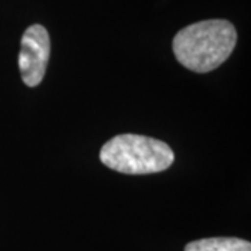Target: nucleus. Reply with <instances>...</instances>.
I'll return each mask as SVG.
<instances>
[{
    "label": "nucleus",
    "instance_id": "obj_2",
    "mask_svg": "<svg viewBox=\"0 0 251 251\" xmlns=\"http://www.w3.org/2000/svg\"><path fill=\"white\" fill-rule=\"evenodd\" d=\"M100 162L125 175H150L169 169L175 153L166 143L140 134H120L105 144Z\"/></svg>",
    "mask_w": 251,
    "mask_h": 251
},
{
    "label": "nucleus",
    "instance_id": "obj_4",
    "mask_svg": "<svg viewBox=\"0 0 251 251\" xmlns=\"http://www.w3.org/2000/svg\"><path fill=\"white\" fill-rule=\"evenodd\" d=\"M184 251H251V243L239 237H209L188 243Z\"/></svg>",
    "mask_w": 251,
    "mask_h": 251
},
{
    "label": "nucleus",
    "instance_id": "obj_3",
    "mask_svg": "<svg viewBox=\"0 0 251 251\" xmlns=\"http://www.w3.org/2000/svg\"><path fill=\"white\" fill-rule=\"evenodd\" d=\"M50 54V38L44 25L34 24L25 29L21 38L18 67L21 78L27 87L34 88L41 84L46 73Z\"/></svg>",
    "mask_w": 251,
    "mask_h": 251
},
{
    "label": "nucleus",
    "instance_id": "obj_1",
    "mask_svg": "<svg viewBox=\"0 0 251 251\" xmlns=\"http://www.w3.org/2000/svg\"><path fill=\"white\" fill-rule=\"evenodd\" d=\"M236 42L237 32L230 21L205 20L180 29L173 38V53L188 70L208 73L226 62Z\"/></svg>",
    "mask_w": 251,
    "mask_h": 251
}]
</instances>
